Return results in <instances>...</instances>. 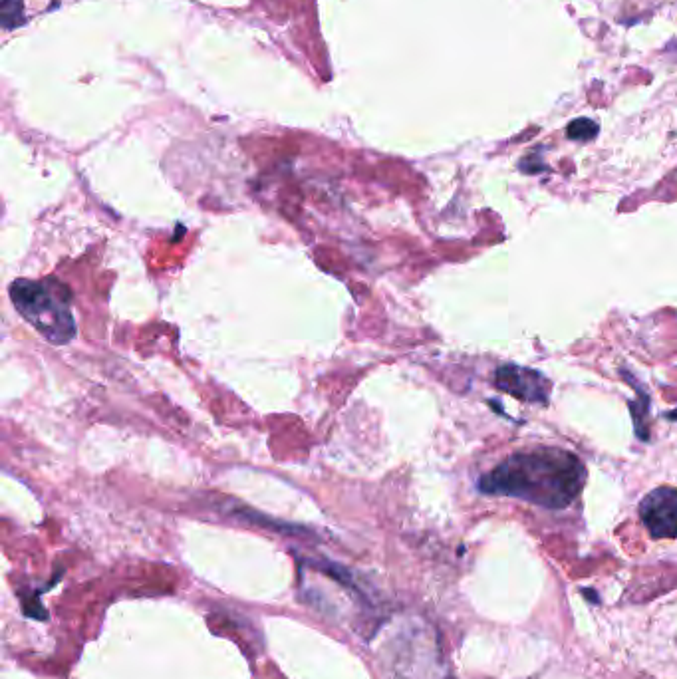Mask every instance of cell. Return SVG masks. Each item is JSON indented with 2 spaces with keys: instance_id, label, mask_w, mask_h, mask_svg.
Returning <instances> with one entry per match:
<instances>
[{
  "instance_id": "obj_1",
  "label": "cell",
  "mask_w": 677,
  "mask_h": 679,
  "mask_svg": "<svg viewBox=\"0 0 677 679\" xmlns=\"http://www.w3.org/2000/svg\"><path fill=\"white\" fill-rule=\"evenodd\" d=\"M586 483L584 463L558 447L523 449L503 459L479 479V491L513 497L544 509H566Z\"/></svg>"
},
{
  "instance_id": "obj_2",
  "label": "cell",
  "mask_w": 677,
  "mask_h": 679,
  "mask_svg": "<svg viewBox=\"0 0 677 679\" xmlns=\"http://www.w3.org/2000/svg\"><path fill=\"white\" fill-rule=\"evenodd\" d=\"M16 312L50 344H70L78 332L70 308V292L56 278H18L10 284Z\"/></svg>"
},
{
  "instance_id": "obj_3",
  "label": "cell",
  "mask_w": 677,
  "mask_h": 679,
  "mask_svg": "<svg viewBox=\"0 0 677 679\" xmlns=\"http://www.w3.org/2000/svg\"><path fill=\"white\" fill-rule=\"evenodd\" d=\"M497 390L525 402L546 406L550 400V382L539 370L517 364H503L495 372Z\"/></svg>"
},
{
  "instance_id": "obj_4",
  "label": "cell",
  "mask_w": 677,
  "mask_h": 679,
  "mask_svg": "<svg viewBox=\"0 0 677 679\" xmlns=\"http://www.w3.org/2000/svg\"><path fill=\"white\" fill-rule=\"evenodd\" d=\"M640 519L652 539H676L677 489L658 487L650 491L640 503Z\"/></svg>"
},
{
  "instance_id": "obj_5",
  "label": "cell",
  "mask_w": 677,
  "mask_h": 679,
  "mask_svg": "<svg viewBox=\"0 0 677 679\" xmlns=\"http://www.w3.org/2000/svg\"><path fill=\"white\" fill-rule=\"evenodd\" d=\"M598 134V126L590 120H578V122H572L568 126V137L570 139H580V141H588L592 137Z\"/></svg>"
}]
</instances>
